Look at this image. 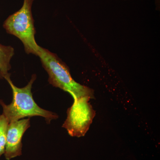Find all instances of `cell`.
Here are the masks:
<instances>
[{"mask_svg":"<svg viewBox=\"0 0 160 160\" xmlns=\"http://www.w3.org/2000/svg\"><path fill=\"white\" fill-rule=\"evenodd\" d=\"M36 78V75L32 74L28 84L23 88L15 86L10 79V76L5 78L12 90V100L10 104L6 105L2 100L0 99V105L2 107V113L9 123L25 118L40 116L45 118L46 122L49 124L52 120L58 118L56 113L42 109L35 102L31 89Z\"/></svg>","mask_w":160,"mask_h":160,"instance_id":"cell-1","label":"cell"},{"mask_svg":"<svg viewBox=\"0 0 160 160\" xmlns=\"http://www.w3.org/2000/svg\"><path fill=\"white\" fill-rule=\"evenodd\" d=\"M37 56L49 75V84L69 92L73 99L84 97L94 98L93 90L73 79L68 66L57 54L40 47Z\"/></svg>","mask_w":160,"mask_h":160,"instance_id":"cell-2","label":"cell"},{"mask_svg":"<svg viewBox=\"0 0 160 160\" xmlns=\"http://www.w3.org/2000/svg\"><path fill=\"white\" fill-rule=\"evenodd\" d=\"M34 0H24L22 8L10 15L3 23L6 32L18 38L23 43L27 54L37 56L41 46L35 38L34 21L32 12Z\"/></svg>","mask_w":160,"mask_h":160,"instance_id":"cell-3","label":"cell"},{"mask_svg":"<svg viewBox=\"0 0 160 160\" xmlns=\"http://www.w3.org/2000/svg\"><path fill=\"white\" fill-rule=\"evenodd\" d=\"M91 98L74 99L72 106L67 110V118L62 127L70 136H84L95 116V112L89 102Z\"/></svg>","mask_w":160,"mask_h":160,"instance_id":"cell-4","label":"cell"},{"mask_svg":"<svg viewBox=\"0 0 160 160\" xmlns=\"http://www.w3.org/2000/svg\"><path fill=\"white\" fill-rule=\"evenodd\" d=\"M30 118L9 123L4 156L7 160L22 155L23 135L30 127Z\"/></svg>","mask_w":160,"mask_h":160,"instance_id":"cell-5","label":"cell"},{"mask_svg":"<svg viewBox=\"0 0 160 160\" xmlns=\"http://www.w3.org/2000/svg\"><path fill=\"white\" fill-rule=\"evenodd\" d=\"M14 54L13 47L0 44V79H5L10 76L9 73L11 68L10 61Z\"/></svg>","mask_w":160,"mask_h":160,"instance_id":"cell-6","label":"cell"},{"mask_svg":"<svg viewBox=\"0 0 160 160\" xmlns=\"http://www.w3.org/2000/svg\"><path fill=\"white\" fill-rule=\"evenodd\" d=\"M9 122L4 114H0V158L4 154Z\"/></svg>","mask_w":160,"mask_h":160,"instance_id":"cell-7","label":"cell"}]
</instances>
